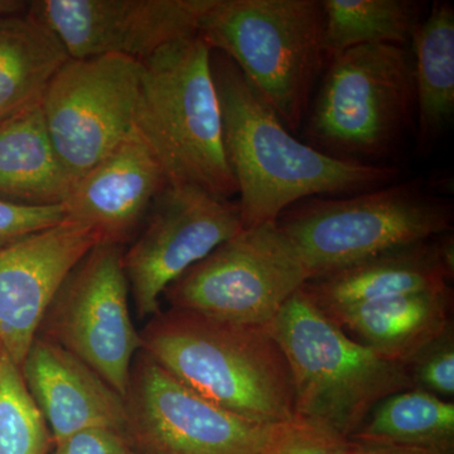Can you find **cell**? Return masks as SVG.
I'll return each instance as SVG.
<instances>
[{"instance_id": "6da1fadb", "label": "cell", "mask_w": 454, "mask_h": 454, "mask_svg": "<svg viewBox=\"0 0 454 454\" xmlns=\"http://www.w3.org/2000/svg\"><path fill=\"white\" fill-rule=\"evenodd\" d=\"M211 67L244 229L276 223L304 200L366 192L399 175L393 167L346 160L301 143L229 57L212 51Z\"/></svg>"}, {"instance_id": "7a4b0ae2", "label": "cell", "mask_w": 454, "mask_h": 454, "mask_svg": "<svg viewBox=\"0 0 454 454\" xmlns=\"http://www.w3.org/2000/svg\"><path fill=\"white\" fill-rule=\"evenodd\" d=\"M140 339L149 357L208 402L254 422L294 418L291 367L265 328L169 309L149 318Z\"/></svg>"}, {"instance_id": "3957f363", "label": "cell", "mask_w": 454, "mask_h": 454, "mask_svg": "<svg viewBox=\"0 0 454 454\" xmlns=\"http://www.w3.org/2000/svg\"><path fill=\"white\" fill-rule=\"evenodd\" d=\"M211 49L199 35L166 44L142 62L133 128L168 184L238 195L223 148Z\"/></svg>"}, {"instance_id": "277c9868", "label": "cell", "mask_w": 454, "mask_h": 454, "mask_svg": "<svg viewBox=\"0 0 454 454\" xmlns=\"http://www.w3.org/2000/svg\"><path fill=\"white\" fill-rule=\"evenodd\" d=\"M265 330L291 367L295 417L351 438L379 403L413 389L408 370L352 340L298 289Z\"/></svg>"}, {"instance_id": "5b68a950", "label": "cell", "mask_w": 454, "mask_h": 454, "mask_svg": "<svg viewBox=\"0 0 454 454\" xmlns=\"http://www.w3.org/2000/svg\"><path fill=\"white\" fill-rule=\"evenodd\" d=\"M318 0H214L199 35L229 57L289 131L300 129L325 62Z\"/></svg>"}, {"instance_id": "8992f818", "label": "cell", "mask_w": 454, "mask_h": 454, "mask_svg": "<svg viewBox=\"0 0 454 454\" xmlns=\"http://www.w3.org/2000/svg\"><path fill=\"white\" fill-rule=\"evenodd\" d=\"M453 217L452 203L413 181L356 195L304 200L284 211L277 225L294 245L312 279L447 234Z\"/></svg>"}, {"instance_id": "52a82bcc", "label": "cell", "mask_w": 454, "mask_h": 454, "mask_svg": "<svg viewBox=\"0 0 454 454\" xmlns=\"http://www.w3.org/2000/svg\"><path fill=\"white\" fill-rule=\"evenodd\" d=\"M414 110L411 56L404 47L358 46L331 59L307 134L325 153L380 160L399 146Z\"/></svg>"}, {"instance_id": "ba28073f", "label": "cell", "mask_w": 454, "mask_h": 454, "mask_svg": "<svg viewBox=\"0 0 454 454\" xmlns=\"http://www.w3.org/2000/svg\"><path fill=\"white\" fill-rule=\"evenodd\" d=\"M309 280L292 241L276 223L247 227L170 284L169 309L262 327Z\"/></svg>"}, {"instance_id": "9c48e42d", "label": "cell", "mask_w": 454, "mask_h": 454, "mask_svg": "<svg viewBox=\"0 0 454 454\" xmlns=\"http://www.w3.org/2000/svg\"><path fill=\"white\" fill-rule=\"evenodd\" d=\"M124 249L98 244L90 250L62 283L37 336L80 358L125 399L142 339L130 315Z\"/></svg>"}, {"instance_id": "30bf717a", "label": "cell", "mask_w": 454, "mask_h": 454, "mask_svg": "<svg viewBox=\"0 0 454 454\" xmlns=\"http://www.w3.org/2000/svg\"><path fill=\"white\" fill-rule=\"evenodd\" d=\"M124 400L128 441L146 454H260L278 426L208 402L143 349L131 365Z\"/></svg>"}, {"instance_id": "8fae6325", "label": "cell", "mask_w": 454, "mask_h": 454, "mask_svg": "<svg viewBox=\"0 0 454 454\" xmlns=\"http://www.w3.org/2000/svg\"><path fill=\"white\" fill-rule=\"evenodd\" d=\"M142 62L106 55L68 59L41 110L59 160L77 181L133 130Z\"/></svg>"}, {"instance_id": "7c38bea8", "label": "cell", "mask_w": 454, "mask_h": 454, "mask_svg": "<svg viewBox=\"0 0 454 454\" xmlns=\"http://www.w3.org/2000/svg\"><path fill=\"white\" fill-rule=\"evenodd\" d=\"M243 230L238 203L201 188L167 184L154 200L142 231L122 254L139 318L160 313L170 284Z\"/></svg>"}, {"instance_id": "4fadbf2b", "label": "cell", "mask_w": 454, "mask_h": 454, "mask_svg": "<svg viewBox=\"0 0 454 454\" xmlns=\"http://www.w3.org/2000/svg\"><path fill=\"white\" fill-rule=\"evenodd\" d=\"M214 0H35L28 13L55 33L71 59L119 55L145 62L199 35Z\"/></svg>"}, {"instance_id": "5bb4252c", "label": "cell", "mask_w": 454, "mask_h": 454, "mask_svg": "<svg viewBox=\"0 0 454 454\" xmlns=\"http://www.w3.org/2000/svg\"><path fill=\"white\" fill-rule=\"evenodd\" d=\"M98 244L94 230L66 219L0 249V345L20 369L62 283Z\"/></svg>"}, {"instance_id": "9a60e30c", "label": "cell", "mask_w": 454, "mask_h": 454, "mask_svg": "<svg viewBox=\"0 0 454 454\" xmlns=\"http://www.w3.org/2000/svg\"><path fill=\"white\" fill-rule=\"evenodd\" d=\"M160 163L136 130L74 181L64 207L67 219L94 230L101 244L125 245L145 225L166 187Z\"/></svg>"}, {"instance_id": "2e32d148", "label": "cell", "mask_w": 454, "mask_h": 454, "mask_svg": "<svg viewBox=\"0 0 454 454\" xmlns=\"http://www.w3.org/2000/svg\"><path fill=\"white\" fill-rule=\"evenodd\" d=\"M20 372L55 444L94 428L127 435L124 397L53 340L35 336Z\"/></svg>"}, {"instance_id": "e0dca14e", "label": "cell", "mask_w": 454, "mask_h": 454, "mask_svg": "<svg viewBox=\"0 0 454 454\" xmlns=\"http://www.w3.org/2000/svg\"><path fill=\"white\" fill-rule=\"evenodd\" d=\"M454 274L453 235L376 254L301 286L324 313L363 301L450 286Z\"/></svg>"}, {"instance_id": "ac0fdd59", "label": "cell", "mask_w": 454, "mask_h": 454, "mask_svg": "<svg viewBox=\"0 0 454 454\" xmlns=\"http://www.w3.org/2000/svg\"><path fill=\"white\" fill-rule=\"evenodd\" d=\"M453 291L406 293L325 313L352 340L405 365L453 325Z\"/></svg>"}, {"instance_id": "d6986e66", "label": "cell", "mask_w": 454, "mask_h": 454, "mask_svg": "<svg viewBox=\"0 0 454 454\" xmlns=\"http://www.w3.org/2000/svg\"><path fill=\"white\" fill-rule=\"evenodd\" d=\"M74 179L57 154L41 106L0 122V199L64 205Z\"/></svg>"}, {"instance_id": "ffe728a7", "label": "cell", "mask_w": 454, "mask_h": 454, "mask_svg": "<svg viewBox=\"0 0 454 454\" xmlns=\"http://www.w3.org/2000/svg\"><path fill=\"white\" fill-rule=\"evenodd\" d=\"M418 151L428 153L454 115V8L434 2L411 37Z\"/></svg>"}, {"instance_id": "44dd1931", "label": "cell", "mask_w": 454, "mask_h": 454, "mask_svg": "<svg viewBox=\"0 0 454 454\" xmlns=\"http://www.w3.org/2000/svg\"><path fill=\"white\" fill-rule=\"evenodd\" d=\"M68 59L55 33L28 12L0 20V122L41 106Z\"/></svg>"}, {"instance_id": "7402d4cb", "label": "cell", "mask_w": 454, "mask_h": 454, "mask_svg": "<svg viewBox=\"0 0 454 454\" xmlns=\"http://www.w3.org/2000/svg\"><path fill=\"white\" fill-rule=\"evenodd\" d=\"M351 439L454 454V403L418 387L400 391L382 399Z\"/></svg>"}, {"instance_id": "603a6c76", "label": "cell", "mask_w": 454, "mask_h": 454, "mask_svg": "<svg viewBox=\"0 0 454 454\" xmlns=\"http://www.w3.org/2000/svg\"><path fill=\"white\" fill-rule=\"evenodd\" d=\"M324 51L333 59L358 46H404L424 20L411 0H324Z\"/></svg>"}, {"instance_id": "cb8c5ba5", "label": "cell", "mask_w": 454, "mask_h": 454, "mask_svg": "<svg viewBox=\"0 0 454 454\" xmlns=\"http://www.w3.org/2000/svg\"><path fill=\"white\" fill-rule=\"evenodd\" d=\"M49 444L46 420L20 367L4 352L0 360V454H46Z\"/></svg>"}, {"instance_id": "d4e9b609", "label": "cell", "mask_w": 454, "mask_h": 454, "mask_svg": "<svg viewBox=\"0 0 454 454\" xmlns=\"http://www.w3.org/2000/svg\"><path fill=\"white\" fill-rule=\"evenodd\" d=\"M358 443L321 424L292 418L278 424L260 454H356Z\"/></svg>"}, {"instance_id": "484cf974", "label": "cell", "mask_w": 454, "mask_h": 454, "mask_svg": "<svg viewBox=\"0 0 454 454\" xmlns=\"http://www.w3.org/2000/svg\"><path fill=\"white\" fill-rule=\"evenodd\" d=\"M414 387L442 399L454 395V325L420 349L405 364Z\"/></svg>"}, {"instance_id": "4316f807", "label": "cell", "mask_w": 454, "mask_h": 454, "mask_svg": "<svg viewBox=\"0 0 454 454\" xmlns=\"http://www.w3.org/2000/svg\"><path fill=\"white\" fill-rule=\"evenodd\" d=\"M66 219L64 205L31 206L0 199V249Z\"/></svg>"}, {"instance_id": "83f0119b", "label": "cell", "mask_w": 454, "mask_h": 454, "mask_svg": "<svg viewBox=\"0 0 454 454\" xmlns=\"http://www.w3.org/2000/svg\"><path fill=\"white\" fill-rule=\"evenodd\" d=\"M127 435L113 429L82 430L56 443L55 454H127Z\"/></svg>"}, {"instance_id": "f1b7e54d", "label": "cell", "mask_w": 454, "mask_h": 454, "mask_svg": "<svg viewBox=\"0 0 454 454\" xmlns=\"http://www.w3.org/2000/svg\"><path fill=\"white\" fill-rule=\"evenodd\" d=\"M358 443L356 454H441L428 448L397 446V444Z\"/></svg>"}, {"instance_id": "f546056e", "label": "cell", "mask_w": 454, "mask_h": 454, "mask_svg": "<svg viewBox=\"0 0 454 454\" xmlns=\"http://www.w3.org/2000/svg\"><path fill=\"white\" fill-rule=\"evenodd\" d=\"M28 7L29 2L25 0H0V20L26 13Z\"/></svg>"}, {"instance_id": "4dcf8cb0", "label": "cell", "mask_w": 454, "mask_h": 454, "mask_svg": "<svg viewBox=\"0 0 454 454\" xmlns=\"http://www.w3.org/2000/svg\"><path fill=\"white\" fill-rule=\"evenodd\" d=\"M127 454H146L143 452H139V450H134V448H129V450H128Z\"/></svg>"}, {"instance_id": "1f68e13d", "label": "cell", "mask_w": 454, "mask_h": 454, "mask_svg": "<svg viewBox=\"0 0 454 454\" xmlns=\"http://www.w3.org/2000/svg\"><path fill=\"white\" fill-rule=\"evenodd\" d=\"M3 354H4V349H3L2 345H0V360H2Z\"/></svg>"}]
</instances>
